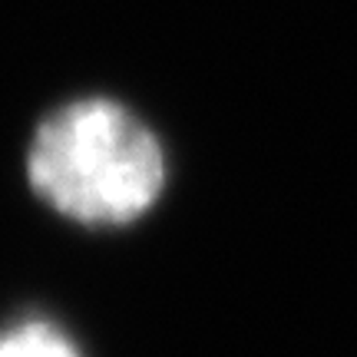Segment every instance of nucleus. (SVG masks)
<instances>
[{
	"label": "nucleus",
	"mask_w": 357,
	"mask_h": 357,
	"mask_svg": "<svg viewBox=\"0 0 357 357\" xmlns=\"http://www.w3.org/2000/svg\"><path fill=\"white\" fill-rule=\"evenodd\" d=\"M26 176L60 215L113 229L153 208L166 185V153L126 106L77 100L40 123Z\"/></svg>",
	"instance_id": "f257e3e1"
},
{
	"label": "nucleus",
	"mask_w": 357,
	"mask_h": 357,
	"mask_svg": "<svg viewBox=\"0 0 357 357\" xmlns=\"http://www.w3.org/2000/svg\"><path fill=\"white\" fill-rule=\"evenodd\" d=\"M0 357H79L63 331L53 324L30 321L13 331L0 334Z\"/></svg>",
	"instance_id": "f03ea898"
}]
</instances>
